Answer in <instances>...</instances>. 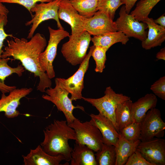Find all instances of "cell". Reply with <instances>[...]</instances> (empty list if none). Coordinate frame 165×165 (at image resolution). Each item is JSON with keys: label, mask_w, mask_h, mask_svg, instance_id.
I'll list each match as a JSON object with an SVG mask.
<instances>
[{"label": "cell", "mask_w": 165, "mask_h": 165, "mask_svg": "<svg viewBox=\"0 0 165 165\" xmlns=\"http://www.w3.org/2000/svg\"><path fill=\"white\" fill-rule=\"evenodd\" d=\"M13 38L7 41L8 45L5 48L1 58L12 57L13 60L20 61L24 68L33 73L35 77L39 78L37 90L45 92L46 89L52 86L51 79L42 70L39 61L40 54L46 46V38L39 33L33 35L29 41L24 38Z\"/></svg>", "instance_id": "6da1fadb"}, {"label": "cell", "mask_w": 165, "mask_h": 165, "mask_svg": "<svg viewBox=\"0 0 165 165\" xmlns=\"http://www.w3.org/2000/svg\"><path fill=\"white\" fill-rule=\"evenodd\" d=\"M43 132L44 139L40 145L42 149L52 156L62 155L67 162L70 161L72 148L68 141H75L76 137L74 130L68 126L66 120L54 119L45 127Z\"/></svg>", "instance_id": "7a4b0ae2"}, {"label": "cell", "mask_w": 165, "mask_h": 165, "mask_svg": "<svg viewBox=\"0 0 165 165\" xmlns=\"http://www.w3.org/2000/svg\"><path fill=\"white\" fill-rule=\"evenodd\" d=\"M69 40L63 44L61 53L66 60L73 66L80 64L87 55L91 37L84 31L81 33L71 35Z\"/></svg>", "instance_id": "3957f363"}, {"label": "cell", "mask_w": 165, "mask_h": 165, "mask_svg": "<svg viewBox=\"0 0 165 165\" xmlns=\"http://www.w3.org/2000/svg\"><path fill=\"white\" fill-rule=\"evenodd\" d=\"M103 97L99 98L82 97V99L95 107L100 113L108 118L119 133L115 118V109L119 104L130 99V98L122 94L116 93L111 86L106 88Z\"/></svg>", "instance_id": "277c9868"}, {"label": "cell", "mask_w": 165, "mask_h": 165, "mask_svg": "<svg viewBox=\"0 0 165 165\" xmlns=\"http://www.w3.org/2000/svg\"><path fill=\"white\" fill-rule=\"evenodd\" d=\"M55 86L53 88H47L46 94L43 95L42 97L45 100L50 101L56 106L58 110L64 114L68 124L72 123L76 118L73 114V111L79 108L85 111L84 108L81 106H74L68 95L69 93L61 86L56 78L55 79Z\"/></svg>", "instance_id": "5b68a950"}, {"label": "cell", "mask_w": 165, "mask_h": 165, "mask_svg": "<svg viewBox=\"0 0 165 165\" xmlns=\"http://www.w3.org/2000/svg\"><path fill=\"white\" fill-rule=\"evenodd\" d=\"M48 29L50 34L48 43L45 50L40 54L39 61L42 70L51 79L55 75L53 62L57 55L58 45L62 39L70 35L64 29H54L49 26Z\"/></svg>", "instance_id": "8992f818"}, {"label": "cell", "mask_w": 165, "mask_h": 165, "mask_svg": "<svg viewBox=\"0 0 165 165\" xmlns=\"http://www.w3.org/2000/svg\"><path fill=\"white\" fill-rule=\"evenodd\" d=\"M68 125L75 131V143L85 145L94 152L101 149L104 144L101 134L90 121L82 122L76 118Z\"/></svg>", "instance_id": "52a82bcc"}, {"label": "cell", "mask_w": 165, "mask_h": 165, "mask_svg": "<svg viewBox=\"0 0 165 165\" xmlns=\"http://www.w3.org/2000/svg\"><path fill=\"white\" fill-rule=\"evenodd\" d=\"M60 0H53L47 2L36 3L31 10L35 13L32 18L25 23L28 26L32 24L27 38H31L39 25L42 22L50 19H53L57 22L58 28L64 29L59 21L58 15L59 3Z\"/></svg>", "instance_id": "ba28073f"}, {"label": "cell", "mask_w": 165, "mask_h": 165, "mask_svg": "<svg viewBox=\"0 0 165 165\" xmlns=\"http://www.w3.org/2000/svg\"><path fill=\"white\" fill-rule=\"evenodd\" d=\"M94 48V45L90 47L86 58L72 75L67 79L57 78L62 87L70 94V99L72 101L82 99V92L84 88V77L88 69L90 59Z\"/></svg>", "instance_id": "9c48e42d"}, {"label": "cell", "mask_w": 165, "mask_h": 165, "mask_svg": "<svg viewBox=\"0 0 165 165\" xmlns=\"http://www.w3.org/2000/svg\"><path fill=\"white\" fill-rule=\"evenodd\" d=\"M119 17L115 21L117 31H120L128 37H132L141 41L145 39L148 32L147 24L136 20L131 14L127 13L125 5L120 8Z\"/></svg>", "instance_id": "30bf717a"}, {"label": "cell", "mask_w": 165, "mask_h": 165, "mask_svg": "<svg viewBox=\"0 0 165 165\" xmlns=\"http://www.w3.org/2000/svg\"><path fill=\"white\" fill-rule=\"evenodd\" d=\"M141 141L150 140L155 137H163L165 123L161 118L160 110L156 108L149 110L141 122Z\"/></svg>", "instance_id": "8fae6325"}, {"label": "cell", "mask_w": 165, "mask_h": 165, "mask_svg": "<svg viewBox=\"0 0 165 165\" xmlns=\"http://www.w3.org/2000/svg\"><path fill=\"white\" fill-rule=\"evenodd\" d=\"M143 157L153 165H165V140L153 138L141 141L137 147Z\"/></svg>", "instance_id": "7c38bea8"}, {"label": "cell", "mask_w": 165, "mask_h": 165, "mask_svg": "<svg viewBox=\"0 0 165 165\" xmlns=\"http://www.w3.org/2000/svg\"><path fill=\"white\" fill-rule=\"evenodd\" d=\"M58 15L59 19L70 25L71 35L79 34L85 31L88 18L80 15L71 4L69 0H60Z\"/></svg>", "instance_id": "4fadbf2b"}, {"label": "cell", "mask_w": 165, "mask_h": 165, "mask_svg": "<svg viewBox=\"0 0 165 165\" xmlns=\"http://www.w3.org/2000/svg\"><path fill=\"white\" fill-rule=\"evenodd\" d=\"M32 90L31 88H16L11 91L7 96L2 94L0 99V112H4L5 116L8 118L18 116L20 113L17 108L20 104V100Z\"/></svg>", "instance_id": "5bb4252c"}, {"label": "cell", "mask_w": 165, "mask_h": 165, "mask_svg": "<svg viewBox=\"0 0 165 165\" xmlns=\"http://www.w3.org/2000/svg\"><path fill=\"white\" fill-rule=\"evenodd\" d=\"M85 30L91 35L98 36L117 31L115 21L106 13L97 11L90 18H88Z\"/></svg>", "instance_id": "9a60e30c"}, {"label": "cell", "mask_w": 165, "mask_h": 165, "mask_svg": "<svg viewBox=\"0 0 165 165\" xmlns=\"http://www.w3.org/2000/svg\"><path fill=\"white\" fill-rule=\"evenodd\" d=\"M90 122L100 130L103 143L116 146L119 136V133L112 122L107 117L99 113L91 114Z\"/></svg>", "instance_id": "2e32d148"}, {"label": "cell", "mask_w": 165, "mask_h": 165, "mask_svg": "<svg viewBox=\"0 0 165 165\" xmlns=\"http://www.w3.org/2000/svg\"><path fill=\"white\" fill-rule=\"evenodd\" d=\"M24 165H59L65 158L62 155L53 156L46 152L40 145L31 149L26 156H22Z\"/></svg>", "instance_id": "e0dca14e"}, {"label": "cell", "mask_w": 165, "mask_h": 165, "mask_svg": "<svg viewBox=\"0 0 165 165\" xmlns=\"http://www.w3.org/2000/svg\"><path fill=\"white\" fill-rule=\"evenodd\" d=\"M148 29L145 39L141 41L142 48L148 50L160 46L165 40V28L154 23L152 18L148 17L143 20Z\"/></svg>", "instance_id": "ac0fdd59"}, {"label": "cell", "mask_w": 165, "mask_h": 165, "mask_svg": "<svg viewBox=\"0 0 165 165\" xmlns=\"http://www.w3.org/2000/svg\"><path fill=\"white\" fill-rule=\"evenodd\" d=\"M158 100L152 94H147L139 98L137 101L132 102L131 111L135 122L140 123L149 110L156 108Z\"/></svg>", "instance_id": "d6986e66"}, {"label": "cell", "mask_w": 165, "mask_h": 165, "mask_svg": "<svg viewBox=\"0 0 165 165\" xmlns=\"http://www.w3.org/2000/svg\"><path fill=\"white\" fill-rule=\"evenodd\" d=\"M71 165H97L94 151L87 146L75 143L71 153Z\"/></svg>", "instance_id": "ffe728a7"}, {"label": "cell", "mask_w": 165, "mask_h": 165, "mask_svg": "<svg viewBox=\"0 0 165 165\" xmlns=\"http://www.w3.org/2000/svg\"><path fill=\"white\" fill-rule=\"evenodd\" d=\"M140 140L134 142L127 140L119 133V136L115 146L116 159L115 165H124L129 157L136 151Z\"/></svg>", "instance_id": "44dd1931"}, {"label": "cell", "mask_w": 165, "mask_h": 165, "mask_svg": "<svg viewBox=\"0 0 165 165\" xmlns=\"http://www.w3.org/2000/svg\"><path fill=\"white\" fill-rule=\"evenodd\" d=\"M11 59L9 57L0 59V91L2 94L9 93L16 88L15 86H9L5 83L6 79L13 74H16L20 77L24 71V68L21 65L16 67H12L8 64Z\"/></svg>", "instance_id": "7402d4cb"}, {"label": "cell", "mask_w": 165, "mask_h": 165, "mask_svg": "<svg viewBox=\"0 0 165 165\" xmlns=\"http://www.w3.org/2000/svg\"><path fill=\"white\" fill-rule=\"evenodd\" d=\"M129 40V38L123 33L116 31L98 36H94L91 41L95 46L101 47L107 51L113 44L121 42L126 45Z\"/></svg>", "instance_id": "603a6c76"}, {"label": "cell", "mask_w": 165, "mask_h": 165, "mask_svg": "<svg viewBox=\"0 0 165 165\" xmlns=\"http://www.w3.org/2000/svg\"><path fill=\"white\" fill-rule=\"evenodd\" d=\"M132 102L130 99L126 100L119 104L115 109V118L119 131L135 122L131 111V106Z\"/></svg>", "instance_id": "cb8c5ba5"}, {"label": "cell", "mask_w": 165, "mask_h": 165, "mask_svg": "<svg viewBox=\"0 0 165 165\" xmlns=\"http://www.w3.org/2000/svg\"><path fill=\"white\" fill-rule=\"evenodd\" d=\"M99 0H69L71 4L81 15L89 18L97 11Z\"/></svg>", "instance_id": "d4e9b609"}, {"label": "cell", "mask_w": 165, "mask_h": 165, "mask_svg": "<svg viewBox=\"0 0 165 165\" xmlns=\"http://www.w3.org/2000/svg\"><path fill=\"white\" fill-rule=\"evenodd\" d=\"M97 165H115L116 154L115 146L113 145L103 144L100 150L95 154Z\"/></svg>", "instance_id": "484cf974"}, {"label": "cell", "mask_w": 165, "mask_h": 165, "mask_svg": "<svg viewBox=\"0 0 165 165\" xmlns=\"http://www.w3.org/2000/svg\"><path fill=\"white\" fill-rule=\"evenodd\" d=\"M161 0H140L137 3L134 9L130 14L139 21L147 17L153 8Z\"/></svg>", "instance_id": "4316f807"}, {"label": "cell", "mask_w": 165, "mask_h": 165, "mask_svg": "<svg viewBox=\"0 0 165 165\" xmlns=\"http://www.w3.org/2000/svg\"><path fill=\"white\" fill-rule=\"evenodd\" d=\"M119 132V133L129 141L134 142L140 140L141 123L134 122L120 130Z\"/></svg>", "instance_id": "83f0119b"}, {"label": "cell", "mask_w": 165, "mask_h": 165, "mask_svg": "<svg viewBox=\"0 0 165 165\" xmlns=\"http://www.w3.org/2000/svg\"><path fill=\"white\" fill-rule=\"evenodd\" d=\"M123 4L121 0H99L97 9L107 13L113 20L116 10Z\"/></svg>", "instance_id": "f1b7e54d"}, {"label": "cell", "mask_w": 165, "mask_h": 165, "mask_svg": "<svg viewBox=\"0 0 165 165\" xmlns=\"http://www.w3.org/2000/svg\"><path fill=\"white\" fill-rule=\"evenodd\" d=\"M107 51L106 50L101 47L95 46L91 56L95 62L96 66L95 71L96 72L102 73L105 68Z\"/></svg>", "instance_id": "f546056e"}, {"label": "cell", "mask_w": 165, "mask_h": 165, "mask_svg": "<svg viewBox=\"0 0 165 165\" xmlns=\"http://www.w3.org/2000/svg\"><path fill=\"white\" fill-rule=\"evenodd\" d=\"M151 90L154 95L163 100H165V76L160 77L151 86Z\"/></svg>", "instance_id": "4dcf8cb0"}, {"label": "cell", "mask_w": 165, "mask_h": 165, "mask_svg": "<svg viewBox=\"0 0 165 165\" xmlns=\"http://www.w3.org/2000/svg\"><path fill=\"white\" fill-rule=\"evenodd\" d=\"M53 0H0V3H15L22 5L25 7L32 16L31 10L38 2H47Z\"/></svg>", "instance_id": "1f68e13d"}, {"label": "cell", "mask_w": 165, "mask_h": 165, "mask_svg": "<svg viewBox=\"0 0 165 165\" xmlns=\"http://www.w3.org/2000/svg\"><path fill=\"white\" fill-rule=\"evenodd\" d=\"M125 165H153L148 161L137 149L129 157Z\"/></svg>", "instance_id": "d6a6232c"}, {"label": "cell", "mask_w": 165, "mask_h": 165, "mask_svg": "<svg viewBox=\"0 0 165 165\" xmlns=\"http://www.w3.org/2000/svg\"><path fill=\"white\" fill-rule=\"evenodd\" d=\"M8 21L7 16L0 13V59L3 52L2 48L4 40L7 37H13L12 34H7L5 31L4 27L6 25Z\"/></svg>", "instance_id": "836d02e7"}, {"label": "cell", "mask_w": 165, "mask_h": 165, "mask_svg": "<svg viewBox=\"0 0 165 165\" xmlns=\"http://www.w3.org/2000/svg\"><path fill=\"white\" fill-rule=\"evenodd\" d=\"M138 0H121L123 4H124L126 13L129 14L132 8Z\"/></svg>", "instance_id": "e575fe53"}, {"label": "cell", "mask_w": 165, "mask_h": 165, "mask_svg": "<svg viewBox=\"0 0 165 165\" xmlns=\"http://www.w3.org/2000/svg\"><path fill=\"white\" fill-rule=\"evenodd\" d=\"M154 22L157 24L165 28V16L163 14L157 19L153 20Z\"/></svg>", "instance_id": "d590c367"}, {"label": "cell", "mask_w": 165, "mask_h": 165, "mask_svg": "<svg viewBox=\"0 0 165 165\" xmlns=\"http://www.w3.org/2000/svg\"><path fill=\"white\" fill-rule=\"evenodd\" d=\"M156 57L158 60H165V48L161 49L160 51L158 52L156 55Z\"/></svg>", "instance_id": "8d00e7d4"}, {"label": "cell", "mask_w": 165, "mask_h": 165, "mask_svg": "<svg viewBox=\"0 0 165 165\" xmlns=\"http://www.w3.org/2000/svg\"><path fill=\"white\" fill-rule=\"evenodd\" d=\"M9 11L6 6L2 3H0V13L1 14L7 16Z\"/></svg>", "instance_id": "74e56055"}]
</instances>
